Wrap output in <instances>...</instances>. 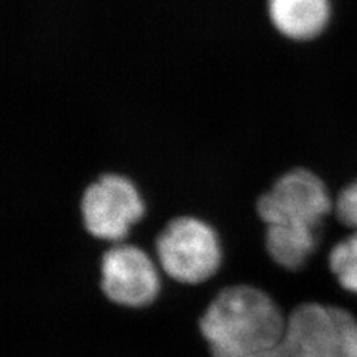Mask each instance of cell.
<instances>
[{"mask_svg": "<svg viewBox=\"0 0 357 357\" xmlns=\"http://www.w3.org/2000/svg\"><path fill=\"white\" fill-rule=\"evenodd\" d=\"M211 357H253L270 349L286 328L280 310L262 290H220L199 321Z\"/></svg>", "mask_w": 357, "mask_h": 357, "instance_id": "cell-1", "label": "cell"}, {"mask_svg": "<svg viewBox=\"0 0 357 357\" xmlns=\"http://www.w3.org/2000/svg\"><path fill=\"white\" fill-rule=\"evenodd\" d=\"M162 270L176 282L198 284L213 275L222 261L215 229L192 216L173 219L156 238Z\"/></svg>", "mask_w": 357, "mask_h": 357, "instance_id": "cell-2", "label": "cell"}, {"mask_svg": "<svg viewBox=\"0 0 357 357\" xmlns=\"http://www.w3.org/2000/svg\"><path fill=\"white\" fill-rule=\"evenodd\" d=\"M332 201L321 178L305 169L286 173L258 199V215L266 227L317 232Z\"/></svg>", "mask_w": 357, "mask_h": 357, "instance_id": "cell-3", "label": "cell"}, {"mask_svg": "<svg viewBox=\"0 0 357 357\" xmlns=\"http://www.w3.org/2000/svg\"><path fill=\"white\" fill-rule=\"evenodd\" d=\"M81 211L84 225L93 237L121 241L142 219L144 204L127 177L105 174L85 189Z\"/></svg>", "mask_w": 357, "mask_h": 357, "instance_id": "cell-4", "label": "cell"}, {"mask_svg": "<svg viewBox=\"0 0 357 357\" xmlns=\"http://www.w3.org/2000/svg\"><path fill=\"white\" fill-rule=\"evenodd\" d=\"M102 290L112 303L140 308L151 304L158 295L160 275L142 249L119 244L103 255Z\"/></svg>", "mask_w": 357, "mask_h": 357, "instance_id": "cell-5", "label": "cell"}, {"mask_svg": "<svg viewBox=\"0 0 357 357\" xmlns=\"http://www.w3.org/2000/svg\"><path fill=\"white\" fill-rule=\"evenodd\" d=\"M337 338L335 308L303 304L290 312L282 338L253 357H333Z\"/></svg>", "mask_w": 357, "mask_h": 357, "instance_id": "cell-6", "label": "cell"}, {"mask_svg": "<svg viewBox=\"0 0 357 357\" xmlns=\"http://www.w3.org/2000/svg\"><path fill=\"white\" fill-rule=\"evenodd\" d=\"M268 15L283 36L307 40L326 27L331 3L329 0H268Z\"/></svg>", "mask_w": 357, "mask_h": 357, "instance_id": "cell-7", "label": "cell"}, {"mask_svg": "<svg viewBox=\"0 0 357 357\" xmlns=\"http://www.w3.org/2000/svg\"><path fill=\"white\" fill-rule=\"evenodd\" d=\"M265 245L274 262L287 270H298L317 245V232L286 227H266Z\"/></svg>", "mask_w": 357, "mask_h": 357, "instance_id": "cell-8", "label": "cell"}, {"mask_svg": "<svg viewBox=\"0 0 357 357\" xmlns=\"http://www.w3.org/2000/svg\"><path fill=\"white\" fill-rule=\"evenodd\" d=\"M329 266L341 287L357 295V232L331 250Z\"/></svg>", "mask_w": 357, "mask_h": 357, "instance_id": "cell-9", "label": "cell"}, {"mask_svg": "<svg viewBox=\"0 0 357 357\" xmlns=\"http://www.w3.org/2000/svg\"><path fill=\"white\" fill-rule=\"evenodd\" d=\"M338 321L337 349L333 357H357V320L349 311L335 308Z\"/></svg>", "mask_w": 357, "mask_h": 357, "instance_id": "cell-10", "label": "cell"}, {"mask_svg": "<svg viewBox=\"0 0 357 357\" xmlns=\"http://www.w3.org/2000/svg\"><path fill=\"white\" fill-rule=\"evenodd\" d=\"M337 216L344 223L357 232V181L344 188L337 198Z\"/></svg>", "mask_w": 357, "mask_h": 357, "instance_id": "cell-11", "label": "cell"}]
</instances>
